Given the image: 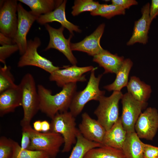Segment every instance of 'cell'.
<instances>
[{
	"instance_id": "obj_1",
	"label": "cell",
	"mask_w": 158,
	"mask_h": 158,
	"mask_svg": "<svg viewBox=\"0 0 158 158\" xmlns=\"http://www.w3.org/2000/svg\"><path fill=\"white\" fill-rule=\"evenodd\" d=\"M76 89V83H70L63 87L59 92L52 95L50 90L38 85L40 110L51 119L58 113L68 111Z\"/></svg>"
},
{
	"instance_id": "obj_2",
	"label": "cell",
	"mask_w": 158,
	"mask_h": 158,
	"mask_svg": "<svg viewBox=\"0 0 158 158\" xmlns=\"http://www.w3.org/2000/svg\"><path fill=\"white\" fill-rule=\"evenodd\" d=\"M19 85L21 90L23 111L20 123L22 128L30 125L31 120L40 110V101L35 79L31 74H25Z\"/></svg>"
},
{
	"instance_id": "obj_3",
	"label": "cell",
	"mask_w": 158,
	"mask_h": 158,
	"mask_svg": "<svg viewBox=\"0 0 158 158\" xmlns=\"http://www.w3.org/2000/svg\"><path fill=\"white\" fill-rule=\"evenodd\" d=\"M27 131L31 139L29 150L44 152L50 158H55L61 145L64 143L63 137L60 134L51 131L41 133L35 130L30 125L22 128Z\"/></svg>"
},
{
	"instance_id": "obj_4",
	"label": "cell",
	"mask_w": 158,
	"mask_h": 158,
	"mask_svg": "<svg viewBox=\"0 0 158 158\" xmlns=\"http://www.w3.org/2000/svg\"><path fill=\"white\" fill-rule=\"evenodd\" d=\"M75 117L70 111H66L57 113L51 119L50 131L60 134L63 137V152H68L76 143L78 129L76 127Z\"/></svg>"
},
{
	"instance_id": "obj_5",
	"label": "cell",
	"mask_w": 158,
	"mask_h": 158,
	"mask_svg": "<svg viewBox=\"0 0 158 158\" xmlns=\"http://www.w3.org/2000/svg\"><path fill=\"white\" fill-rule=\"evenodd\" d=\"M91 71L86 86L83 90L76 92L71 102L69 109L72 114L76 117L83 110L85 105L92 100L98 101L104 96L105 91L100 90L99 85L102 74L96 77L95 71Z\"/></svg>"
},
{
	"instance_id": "obj_6",
	"label": "cell",
	"mask_w": 158,
	"mask_h": 158,
	"mask_svg": "<svg viewBox=\"0 0 158 158\" xmlns=\"http://www.w3.org/2000/svg\"><path fill=\"white\" fill-rule=\"evenodd\" d=\"M123 95L121 91H114L109 97L103 96L98 101L99 105L94 113L106 131L111 127L119 118L118 104Z\"/></svg>"
},
{
	"instance_id": "obj_7",
	"label": "cell",
	"mask_w": 158,
	"mask_h": 158,
	"mask_svg": "<svg viewBox=\"0 0 158 158\" xmlns=\"http://www.w3.org/2000/svg\"><path fill=\"white\" fill-rule=\"evenodd\" d=\"M41 42L38 37L27 41V49L18 63V67L31 66L39 67L50 74L61 67L54 66L48 59L39 54L37 51Z\"/></svg>"
},
{
	"instance_id": "obj_8",
	"label": "cell",
	"mask_w": 158,
	"mask_h": 158,
	"mask_svg": "<svg viewBox=\"0 0 158 158\" xmlns=\"http://www.w3.org/2000/svg\"><path fill=\"white\" fill-rule=\"evenodd\" d=\"M121 100L122 111L120 117L123 126L127 133L135 132L136 122L147 103L137 101L128 92L123 95Z\"/></svg>"
},
{
	"instance_id": "obj_9",
	"label": "cell",
	"mask_w": 158,
	"mask_h": 158,
	"mask_svg": "<svg viewBox=\"0 0 158 158\" xmlns=\"http://www.w3.org/2000/svg\"><path fill=\"white\" fill-rule=\"evenodd\" d=\"M17 1L8 0L1 1L0 10V33L13 39L16 34L18 25Z\"/></svg>"
},
{
	"instance_id": "obj_10",
	"label": "cell",
	"mask_w": 158,
	"mask_h": 158,
	"mask_svg": "<svg viewBox=\"0 0 158 158\" xmlns=\"http://www.w3.org/2000/svg\"><path fill=\"white\" fill-rule=\"evenodd\" d=\"M17 12L18 25L13 40L18 47L20 54L22 55L27 49V34L33 23L37 20L39 16L34 14L31 11H27L20 3L18 4Z\"/></svg>"
},
{
	"instance_id": "obj_11",
	"label": "cell",
	"mask_w": 158,
	"mask_h": 158,
	"mask_svg": "<svg viewBox=\"0 0 158 158\" xmlns=\"http://www.w3.org/2000/svg\"><path fill=\"white\" fill-rule=\"evenodd\" d=\"M61 68L50 74L49 80L55 82L58 86L62 87L70 83L86 81L85 74L96 69L92 66L80 67L76 65Z\"/></svg>"
},
{
	"instance_id": "obj_12",
	"label": "cell",
	"mask_w": 158,
	"mask_h": 158,
	"mask_svg": "<svg viewBox=\"0 0 158 158\" xmlns=\"http://www.w3.org/2000/svg\"><path fill=\"white\" fill-rule=\"evenodd\" d=\"M158 129V113L156 109L147 108L142 113L135 125V131L140 138L152 140Z\"/></svg>"
},
{
	"instance_id": "obj_13",
	"label": "cell",
	"mask_w": 158,
	"mask_h": 158,
	"mask_svg": "<svg viewBox=\"0 0 158 158\" xmlns=\"http://www.w3.org/2000/svg\"><path fill=\"white\" fill-rule=\"evenodd\" d=\"M45 26L50 37L49 44L45 50L51 48L56 49L63 53L72 64L76 65L77 60L71 47L70 40L72 35L68 39L66 38L63 34L64 28L62 26L59 29L54 28L47 24H45Z\"/></svg>"
},
{
	"instance_id": "obj_14",
	"label": "cell",
	"mask_w": 158,
	"mask_h": 158,
	"mask_svg": "<svg viewBox=\"0 0 158 158\" xmlns=\"http://www.w3.org/2000/svg\"><path fill=\"white\" fill-rule=\"evenodd\" d=\"M82 118L78 126L80 133L87 140L102 145L107 131L104 128L97 120L92 118L86 112L82 114Z\"/></svg>"
},
{
	"instance_id": "obj_15",
	"label": "cell",
	"mask_w": 158,
	"mask_h": 158,
	"mask_svg": "<svg viewBox=\"0 0 158 158\" xmlns=\"http://www.w3.org/2000/svg\"><path fill=\"white\" fill-rule=\"evenodd\" d=\"M105 27V24L103 23L100 25L92 33L83 40L76 43H71L72 51L84 52L93 56L101 52L104 49L100 44V40Z\"/></svg>"
},
{
	"instance_id": "obj_16",
	"label": "cell",
	"mask_w": 158,
	"mask_h": 158,
	"mask_svg": "<svg viewBox=\"0 0 158 158\" xmlns=\"http://www.w3.org/2000/svg\"><path fill=\"white\" fill-rule=\"evenodd\" d=\"M150 4L147 3L142 8V16L135 21L132 35L127 42V45H132L138 42L144 44L147 43L151 23L150 17Z\"/></svg>"
},
{
	"instance_id": "obj_17",
	"label": "cell",
	"mask_w": 158,
	"mask_h": 158,
	"mask_svg": "<svg viewBox=\"0 0 158 158\" xmlns=\"http://www.w3.org/2000/svg\"><path fill=\"white\" fill-rule=\"evenodd\" d=\"M22 104V92L19 85L4 91L0 93V116L14 112Z\"/></svg>"
},
{
	"instance_id": "obj_18",
	"label": "cell",
	"mask_w": 158,
	"mask_h": 158,
	"mask_svg": "<svg viewBox=\"0 0 158 158\" xmlns=\"http://www.w3.org/2000/svg\"><path fill=\"white\" fill-rule=\"evenodd\" d=\"M66 2V0H63L61 4L54 10L40 16L37 20V22L42 25L57 21L60 23L62 26L68 29L72 35H73L74 31L80 32L81 30L78 26L69 22L66 18L65 10Z\"/></svg>"
},
{
	"instance_id": "obj_19",
	"label": "cell",
	"mask_w": 158,
	"mask_h": 158,
	"mask_svg": "<svg viewBox=\"0 0 158 158\" xmlns=\"http://www.w3.org/2000/svg\"><path fill=\"white\" fill-rule=\"evenodd\" d=\"M127 132L124 129L121 117L111 127L106 131L102 145L122 150L126 139Z\"/></svg>"
},
{
	"instance_id": "obj_20",
	"label": "cell",
	"mask_w": 158,
	"mask_h": 158,
	"mask_svg": "<svg viewBox=\"0 0 158 158\" xmlns=\"http://www.w3.org/2000/svg\"><path fill=\"white\" fill-rule=\"evenodd\" d=\"M123 56L111 53L107 50H104L100 53L93 56V61L103 67L104 74L108 73L116 74L124 60Z\"/></svg>"
},
{
	"instance_id": "obj_21",
	"label": "cell",
	"mask_w": 158,
	"mask_h": 158,
	"mask_svg": "<svg viewBox=\"0 0 158 158\" xmlns=\"http://www.w3.org/2000/svg\"><path fill=\"white\" fill-rule=\"evenodd\" d=\"M135 132L127 133L122 150L126 158H143L145 144Z\"/></svg>"
},
{
	"instance_id": "obj_22",
	"label": "cell",
	"mask_w": 158,
	"mask_h": 158,
	"mask_svg": "<svg viewBox=\"0 0 158 158\" xmlns=\"http://www.w3.org/2000/svg\"><path fill=\"white\" fill-rule=\"evenodd\" d=\"M126 87L128 92L134 99L143 102H146L152 92L150 85L135 76L130 77Z\"/></svg>"
},
{
	"instance_id": "obj_23",
	"label": "cell",
	"mask_w": 158,
	"mask_h": 158,
	"mask_svg": "<svg viewBox=\"0 0 158 158\" xmlns=\"http://www.w3.org/2000/svg\"><path fill=\"white\" fill-rule=\"evenodd\" d=\"M18 1L28 6L32 12L39 17L54 10L63 1L59 0H19Z\"/></svg>"
},
{
	"instance_id": "obj_24",
	"label": "cell",
	"mask_w": 158,
	"mask_h": 158,
	"mask_svg": "<svg viewBox=\"0 0 158 158\" xmlns=\"http://www.w3.org/2000/svg\"><path fill=\"white\" fill-rule=\"evenodd\" d=\"M133 66V62L129 59H125L121 68L116 74L114 82L105 86L104 88L108 91H121L124 87L127 86L128 82L129 73Z\"/></svg>"
},
{
	"instance_id": "obj_25",
	"label": "cell",
	"mask_w": 158,
	"mask_h": 158,
	"mask_svg": "<svg viewBox=\"0 0 158 158\" xmlns=\"http://www.w3.org/2000/svg\"><path fill=\"white\" fill-rule=\"evenodd\" d=\"M76 137V143L68 158H84L89 150L102 145L99 143L87 140L83 137L79 130Z\"/></svg>"
},
{
	"instance_id": "obj_26",
	"label": "cell",
	"mask_w": 158,
	"mask_h": 158,
	"mask_svg": "<svg viewBox=\"0 0 158 158\" xmlns=\"http://www.w3.org/2000/svg\"><path fill=\"white\" fill-rule=\"evenodd\" d=\"M84 158H126L122 150L102 145L89 150Z\"/></svg>"
},
{
	"instance_id": "obj_27",
	"label": "cell",
	"mask_w": 158,
	"mask_h": 158,
	"mask_svg": "<svg viewBox=\"0 0 158 158\" xmlns=\"http://www.w3.org/2000/svg\"><path fill=\"white\" fill-rule=\"evenodd\" d=\"M125 9L120 6L113 4H100L96 10L90 12L93 16H100L108 19L118 15H124Z\"/></svg>"
},
{
	"instance_id": "obj_28",
	"label": "cell",
	"mask_w": 158,
	"mask_h": 158,
	"mask_svg": "<svg viewBox=\"0 0 158 158\" xmlns=\"http://www.w3.org/2000/svg\"><path fill=\"white\" fill-rule=\"evenodd\" d=\"M12 158H50L46 152L22 148L18 143L14 141V151Z\"/></svg>"
},
{
	"instance_id": "obj_29",
	"label": "cell",
	"mask_w": 158,
	"mask_h": 158,
	"mask_svg": "<svg viewBox=\"0 0 158 158\" xmlns=\"http://www.w3.org/2000/svg\"><path fill=\"white\" fill-rule=\"evenodd\" d=\"M74 4L71 14L75 16L84 12L93 11L97 9L100 4L92 0H76Z\"/></svg>"
},
{
	"instance_id": "obj_30",
	"label": "cell",
	"mask_w": 158,
	"mask_h": 158,
	"mask_svg": "<svg viewBox=\"0 0 158 158\" xmlns=\"http://www.w3.org/2000/svg\"><path fill=\"white\" fill-rule=\"evenodd\" d=\"M14 77L11 71V67L4 65L0 68V93L13 87L17 85L15 83Z\"/></svg>"
},
{
	"instance_id": "obj_31",
	"label": "cell",
	"mask_w": 158,
	"mask_h": 158,
	"mask_svg": "<svg viewBox=\"0 0 158 158\" xmlns=\"http://www.w3.org/2000/svg\"><path fill=\"white\" fill-rule=\"evenodd\" d=\"M14 141L4 136L0 138V158H12Z\"/></svg>"
},
{
	"instance_id": "obj_32",
	"label": "cell",
	"mask_w": 158,
	"mask_h": 158,
	"mask_svg": "<svg viewBox=\"0 0 158 158\" xmlns=\"http://www.w3.org/2000/svg\"><path fill=\"white\" fill-rule=\"evenodd\" d=\"M19 50V48L16 44L4 45L0 47V61L1 62L5 64V60L12 54Z\"/></svg>"
},
{
	"instance_id": "obj_33",
	"label": "cell",
	"mask_w": 158,
	"mask_h": 158,
	"mask_svg": "<svg viewBox=\"0 0 158 158\" xmlns=\"http://www.w3.org/2000/svg\"><path fill=\"white\" fill-rule=\"evenodd\" d=\"M143 158H158V147L145 144Z\"/></svg>"
},
{
	"instance_id": "obj_34",
	"label": "cell",
	"mask_w": 158,
	"mask_h": 158,
	"mask_svg": "<svg viewBox=\"0 0 158 158\" xmlns=\"http://www.w3.org/2000/svg\"><path fill=\"white\" fill-rule=\"evenodd\" d=\"M112 4L121 6L123 9H128L131 6L137 5L138 2L135 0H112Z\"/></svg>"
},
{
	"instance_id": "obj_35",
	"label": "cell",
	"mask_w": 158,
	"mask_h": 158,
	"mask_svg": "<svg viewBox=\"0 0 158 158\" xmlns=\"http://www.w3.org/2000/svg\"><path fill=\"white\" fill-rule=\"evenodd\" d=\"M22 131L21 147L23 149L29 150L31 143L30 135L27 131L23 130Z\"/></svg>"
},
{
	"instance_id": "obj_36",
	"label": "cell",
	"mask_w": 158,
	"mask_h": 158,
	"mask_svg": "<svg viewBox=\"0 0 158 158\" xmlns=\"http://www.w3.org/2000/svg\"><path fill=\"white\" fill-rule=\"evenodd\" d=\"M158 16V0H152L150 8V17L151 21Z\"/></svg>"
},
{
	"instance_id": "obj_37",
	"label": "cell",
	"mask_w": 158,
	"mask_h": 158,
	"mask_svg": "<svg viewBox=\"0 0 158 158\" xmlns=\"http://www.w3.org/2000/svg\"><path fill=\"white\" fill-rule=\"evenodd\" d=\"M0 44L4 45H12L15 44L13 39L6 37L0 33Z\"/></svg>"
},
{
	"instance_id": "obj_38",
	"label": "cell",
	"mask_w": 158,
	"mask_h": 158,
	"mask_svg": "<svg viewBox=\"0 0 158 158\" xmlns=\"http://www.w3.org/2000/svg\"><path fill=\"white\" fill-rule=\"evenodd\" d=\"M50 123L46 120H44L41 122L42 131L43 132H47L50 129Z\"/></svg>"
},
{
	"instance_id": "obj_39",
	"label": "cell",
	"mask_w": 158,
	"mask_h": 158,
	"mask_svg": "<svg viewBox=\"0 0 158 158\" xmlns=\"http://www.w3.org/2000/svg\"><path fill=\"white\" fill-rule=\"evenodd\" d=\"M41 122L40 120L35 121L33 123L34 129L36 131L40 132L42 131Z\"/></svg>"
}]
</instances>
